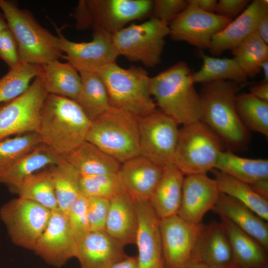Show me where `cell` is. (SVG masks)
I'll use <instances>...</instances> for the list:
<instances>
[{"label": "cell", "mask_w": 268, "mask_h": 268, "mask_svg": "<svg viewBox=\"0 0 268 268\" xmlns=\"http://www.w3.org/2000/svg\"><path fill=\"white\" fill-rule=\"evenodd\" d=\"M188 65L180 61L150 77L151 95L161 111L179 125L200 121L201 106Z\"/></svg>", "instance_id": "cell-3"}, {"label": "cell", "mask_w": 268, "mask_h": 268, "mask_svg": "<svg viewBox=\"0 0 268 268\" xmlns=\"http://www.w3.org/2000/svg\"><path fill=\"white\" fill-rule=\"evenodd\" d=\"M41 144L39 135L32 132L0 141V175Z\"/></svg>", "instance_id": "cell-39"}, {"label": "cell", "mask_w": 268, "mask_h": 268, "mask_svg": "<svg viewBox=\"0 0 268 268\" xmlns=\"http://www.w3.org/2000/svg\"><path fill=\"white\" fill-rule=\"evenodd\" d=\"M267 13L268 0L250 2L237 18L213 36L208 48L209 52L217 56L226 51H232L256 31L259 21Z\"/></svg>", "instance_id": "cell-19"}, {"label": "cell", "mask_w": 268, "mask_h": 268, "mask_svg": "<svg viewBox=\"0 0 268 268\" xmlns=\"http://www.w3.org/2000/svg\"><path fill=\"white\" fill-rule=\"evenodd\" d=\"M0 8L16 42L20 62L43 66L62 58L59 37L43 27L29 10L8 0H0Z\"/></svg>", "instance_id": "cell-4"}, {"label": "cell", "mask_w": 268, "mask_h": 268, "mask_svg": "<svg viewBox=\"0 0 268 268\" xmlns=\"http://www.w3.org/2000/svg\"><path fill=\"white\" fill-rule=\"evenodd\" d=\"M90 124L75 100L48 94L41 109L36 132L42 144L63 157L85 140Z\"/></svg>", "instance_id": "cell-1"}, {"label": "cell", "mask_w": 268, "mask_h": 268, "mask_svg": "<svg viewBox=\"0 0 268 268\" xmlns=\"http://www.w3.org/2000/svg\"><path fill=\"white\" fill-rule=\"evenodd\" d=\"M214 169L249 184L268 179V160L245 158L229 150L222 151Z\"/></svg>", "instance_id": "cell-30"}, {"label": "cell", "mask_w": 268, "mask_h": 268, "mask_svg": "<svg viewBox=\"0 0 268 268\" xmlns=\"http://www.w3.org/2000/svg\"><path fill=\"white\" fill-rule=\"evenodd\" d=\"M211 171L221 193L236 200L260 217L268 221V199L256 193L249 184L216 169Z\"/></svg>", "instance_id": "cell-31"}, {"label": "cell", "mask_w": 268, "mask_h": 268, "mask_svg": "<svg viewBox=\"0 0 268 268\" xmlns=\"http://www.w3.org/2000/svg\"><path fill=\"white\" fill-rule=\"evenodd\" d=\"M256 33L266 43H268V13L264 15L259 21Z\"/></svg>", "instance_id": "cell-47"}, {"label": "cell", "mask_w": 268, "mask_h": 268, "mask_svg": "<svg viewBox=\"0 0 268 268\" xmlns=\"http://www.w3.org/2000/svg\"><path fill=\"white\" fill-rule=\"evenodd\" d=\"M214 178L206 174L185 176L177 215L185 221L199 224L215 206L220 194Z\"/></svg>", "instance_id": "cell-17"}, {"label": "cell", "mask_w": 268, "mask_h": 268, "mask_svg": "<svg viewBox=\"0 0 268 268\" xmlns=\"http://www.w3.org/2000/svg\"><path fill=\"white\" fill-rule=\"evenodd\" d=\"M268 268V265L265 266V267H263L262 268Z\"/></svg>", "instance_id": "cell-54"}, {"label": "cell", "mask_w": 268, "mask_h": 268, "mask_svg": "<svg viewBox=\"0 0 268 268\" xmlns=\"http://www.w3.org/2000/svg\"><path fill=\"white\" fill-rule=\"evenodd\" d=\"M239 65L248 77L261 71V66L268 60V46L255 32L232 51Z\"/></svg>", "instance_id": "cell-36"}, {"label": "cell", "mask_w": 268, "mask_h": 268, "mask_svg": "<svg viewBox=\"0 0 268 268\" xmlns=\"http://www.w3.org/2000/svg\"><path fill=\"white\" fill-rule=\"evenodd\" d=\"M0 59L7 64L9 68L20 62L16 42L8 28L0 32Z\"/></svg>", "instance_id": "cell-44"}, {"label": "cell", "mask_w": 268, "mask_h": 268, "mask_svg": "<svg viewBox=\"0 0 268 268\" xmlns=\"http://www.w3.org/2000/svg\"><path fill=\"white\" fill-rule=\"evenodd\" d=\"M7 28L8 25L3 14L0 12V32Z\"/></svg>", "instance_id": "cell-53"}, {"label": "cell", "mask_w": 268, "mask_h": 268, "mask_svg": "<svg viewBox=\"0 0 268 268\" xmlns=\"http://www.w3.org/2000/svg\"><path fill=\"white\" fill-rule=\"evenodd\" d=\"M212 210L249 234L266 250L268 249V224L249 208L234 198L220 193Z\"/></svg>", "instance_id": "cell-24"}, {"label": "cell", "mask_w": 268, "mask_h": 268, "mask_svg": "<svg viewBox=\"0 0 268 268\" xmlns=\"http://www.w3.org/2000/svg\"><path fill=\"white\" fill-rule=\"evenodd\" d=\"M138 119L111 106L91 121L85 140L122 164L140 155Z\"/></svg>", "instance_id": "cell-5"}, {"label": "cell", "mask_w": 268, "mask_h": 268, "mask_svg": "<svg viewBox=\"0 0 268 268\" xmlns=\"http://www.w3.org/2000/svg\"><path fill=\"white\" fill-rule=\"evenodd\" d=\"M250 3L248 0H219L217 1L215 13L233 20L241 13Z\"/></svg>", "instance_id": "cell-45"}, {"label": "cell", "mask_w": 268, "mask_h": 268, "mask_svg": "<svg viewBox=\"0 0 268 268\" xmlns=\"http://www.w3.org/2000/svg\"><path fill=\"white\" fill-rule=\"evenodd\" d=\"M163 170L139 155L121 164L118 174L126 192L138 202L149 201Z\"/></svg>", "instance_id": "cell-22"}, {"label": "cell", "mask_w": 268, "mask_h": 268, "mask_svg": "<svg viewBox=\"0 0 268 268\" xmlns=\"http://www.w3.org/2000/svg\"><path fill=\"white\" fill-rule=\"evenodd\" d=\"M232 20L206 12L192 0L168 25L169 35L176 41H184L200 49L209 48L213 36Z\"/></svg>", "instance_id": "cell-13"}, {"label": "cell", "mask_w": 268, "mask_h": 268, "mask_svg": "<svg viewBox=\"0 0 268 268\" xmlns=\"http://www.w3.org/2000/svg\"><path fill=\"white\" fill-rule=\"evenodd\" d=\"M39 76L48 94L66 97L74 100L81 87L79 72L68 63L59 60L42 66Z\"/></svg>", "instance_id": "cell-29"}, {"label": "cell", "mask_w": 268, "mask_h": 268, "mask_svg": "<svg viewBox=\"0 0 268 268\" xmlns=\"http://www.w3.org/2000/svg\"><path fill=\"white\" fill-rule=\"evenodd\" d=\"M201 56L203 61L202 66L192 75L194 83L230 80L241 85L247 82L248 77L234 58H215L202 53Z\"/></svg>", "instance_id": "cell-34"}, {"label": "cell", "mask_w": 268, "mask_h": 268, "mask_svg": "<svg viewBox=\"0 0 268 268\" xmlns=\"http://www.w3.org/2000/svg\"><path fill=\"white\" fill-rule=\"evenodd\" d=\"M192 260L208 268H238L228 236L221 222L203 225Z\"/></svg>", "instance_id": "cell-21"}, {"label": "cell", "mask_w": 268, "mask_h": 268, "mask_svg": "<svg viewBox=\"0 0 268 268\" xmlns=\"http://www.w3.org/2000/svg\"><path fill=\"white\" fill-rule=\"evenodd\" d=\"M42 66L20 62L0 78V104L12 100L24 93L33 78L39 76Z\"/></svg>", "instance_id": "cell-37"}, {"label": "cell", "mask_w": 268, "mask_h": 268, "mask_svg": "<svg viewBox=\"0 0 268 268\" xmlns=\"http://www.w3.org/2000/svg\"><path fill=\"white\" fill-rule=\"evenodd\" d=\"M185 175L174 165L163 168L162 175L149 200L160 219L177 214Z\"/></svg>", "instance_id": "cell-25"}, {"label": "cell", "mask_w": 268, "mask_h": 268, "mask_svg": "<svg viewBox=\"0 0 268 268\" xmlns=\"http://www.w3.org/2000/svg\"></svg>", "instance_id": "cell-55"}, {"label": "cell", "mask_w": 268, "mask_h": 268, "mask_svg": "<svg viewBox=\"0 0 268 268\" xmlns=\"http://www.w3.org/2000/svg\"><path fill=\"white\" fill-rule=\"evenodd\" d=\"M238 268H261L267 265L266 250L255 239L229 220L220 216Z\"/></svg>", "instance_id": "cell-27"}, {"label": "cell", "mask_w": 268, "mask_h": 268, "mask_svg": "<svg viewBox=\"0 0 268 268\" xmlns=\"http://www.w3.org/2000/svg\"><path fill=\"white\" fill-rule=\"evenodd\" d=\"M223 143L199 121L179 128L173 165L184 175L207 174L214 169Z\"/></svg>", "instance_id": "cell-8"}, {"label": "cell", "mask_w": 268, "mask_h": 268, "mask_svg": "<svg viewBox=\"0 0 268 268\" xmlns=\"http://www.w3.org/2000/svg\"><path fill=\"white\" fill-rule=\"evenodd\" d=\"M96 73L106 86L111 106L138 118L157 110L150 92V77L143 68H124L115 62L104 66Z\"/></svg>", "instance_id": "cell-6"}, {"label": "cell", "mask_w": 268, "mask_h": 268, "mask_svg": "<svg viewBox=\"0 0 268 268\" xmlns=\"http://www.w3.org/2000/svg\"><path fill=\"white\" fill-rule=\"evenodd\" d=\"M81 87L75 101L88 119L93 121L110 106L106 86L96 72H79Z\"/></svg>", "instance_id": "cell-32"}, {"label": "cell", "mask_w": 268, "mask_h": 268, "mask_svg": "<svg viewBox=\"0 0 268 268\" xmlns=\"http://www.w3.org/2000/svg\"><path fill=\"white\" fill-rule=\"evenodd\" d=\"M48 95L39 76L19 97L0 105V141L36 132L43 102Z\"/></svg>", "instance_id": "cell-12"}, {"label": "cell", "mask_w": 268, "mask_h": 268, "mask_svg": "<svg viewBox=\"0 0 268 268\" xmlns=\"http://www.w3.org/2000/svg\"><path fill=\"white\" fill-rule=\"evenodd\" d=\"M138 120L140 155L163 168L173 165L177 123L157 109Z\"/></svg>", "instance_id": "cell-11"}, {"label": "cell", "mask_w": 268, "mask_h": 268, "mask_svg": "<svg viewBox=\"0 0 268 268\" xmlns=\"http://www.w3.org/2000/svg\"><path fill=\"white\" fill-rule=\"evenodd\" d=\"M79 188L81 194L86 197L109 200L121 193L126 192L118 174L80 175Z\"/></svg>", "instance_id": "cell-40"}, {"label": "cell", "mask_w": 268, "mask_h": 268, "mask_svg": "<svg viewBox=\"0 0 268 268\" xmlns=\"http://www.w3.org/2000/svg\"><path fill=\"white\" fill-rule=\"evenodd\" d=\"M51 214V210L42 205L21 197L6 202L0 209V218L11 241L33 251Z\"/></svg>", "instance_id": "cell-10"}, {"label": "cell", "mask_w": 268, "mask_h": 268, "mask_svg": "<svg viewBox=\"0 0 268 268\" xmlns=\"http://www.w3.org/2000/svg\"><path fill=\"white\" fill-rule=\"evenodd\" d=\"M60 47L65 59L78 72H97L100 68L115 63L119 56L115 48L112 35L101 31H93L90 42H75L68 40L55 26Z\"/></svg>", "instance_id": "cell-14"}, {"label": "cell", "mask_w": 268, "mask_h": 268, "mask_svg": "<svg viewBox=\"0 0 268 268\" xmlns=\"http://www.w3.org/2000/svg\"><path fill=\"white\" fill-rule=\"evenodd\" d=\"M263 70L264 79L263 82H268V60L265 61L261 66V70Z\"/></svg>", "instance_id": "cell-52"}, {"label": "cell", "mask_w": 268, "mask_h": 268, "mask_svg": "<svg viewBox=\"0 0 268 268\" xmlns=\"http://www.w3.org/2000/svg\"><path fill=\"white\" fill-rule=\"evenodd\" d=\"M138 218L135 201L126 192L110 200L105 231L122 246L135 243Z\"/></svg>", "instance_id": "cell-23"}, {"label": "cell", "mask_w": 268, "mask_h": 268, "mask_svg": "<svg viewBox=\"0 0 268 268\" xmlns=\"http://www.w3.org/2000/svg\"><path fill=\"white\" fill-rule=\"evenodd\" d=\"M250 93L258 99L268 102V82H262L252 86Z\"/></svg>", "instance_id": "cell-46"}, {"label": "cell", "mask_w": 268, "mask_h": 268, "mask_svg": "<svg viewBox=\"0 0 268 268\" xmlns=\"http://www.w3.org/2000/svg\"><path fill=\"white\" fill-rule=\"evenodd\" d=\"M203 225L188 222L177 214L160 219L165 268H182L192 260Z\"/></svg>", "instance_id": "cell-15"}, {"label": "cell", "mask_w": 268, "mask_h": 268, "mask_svg": "<svg viewBox=\"0 0 268 268\" xmlns=\"http://www.w3.org/2000/svg\"><path fill=\"white\" fill-rule=\"evenodd\" d=\"M70 231L76 241L90 231L87 213V197L80 194L66 213Z\"/></svg>", "instance_id": "cell-41"}, {"label": "cell", "mask_w": 268, "mask_h": 268, "mask_svg": "<svg viewBox=\"0 0 268 268\" xmlns=\"http://www.w3.org/2000/svg\"><path fill=\"white\" fill-rule=\"evenodd\" d=\"M111 268H139L137 257L127 256L115 263Z\"/></svg>", "instance_id": "cell-50"}, {"label": "cell", "mask_w": 268, "mask_h": 268, "mask_svg": "<svg viewBox=\"0 0 268 268\" xmlns=\"http://www.w3.org/2000/svg\"><path fill=\"white\" fill-rule=\"evenodd\" d=\"M124 246L104 231H90L76 242L80 268H111L127 256Z\"/></svg>", "instance_id": "cell-20"}, {"label": "cell", "mask_w": 268, "mask_h": 268, "mask_svg": "<svg viewBox=\"0 0 268 268\" xmlns=\"http://www.w3.org/2000/svg\"><path fill=\"white\" fill-rule=\"evenodd\" d=\"M152 4L151 0H80L72 16L77 29L112 36L130 22L150 15Z\"/></svg>", "instance_id": "cell-7"}, {"label": "cell", "mask_w": 268, "mask_h": 268, "mask_svg": "<svg viewBox=\"0 0 268 268\" xmlns=\"http://www.w3.org/2000/svg\"><path fill=\"white\" fill-rule=\"evenodd\" d=\"M62 158L41 143L5 170L0 175V182L15 191L25 178L47 166L57 164Z\"/></svg>", "instance_id": "cell-28"}, {"label": "cell", "mask_w": 268, "mask_h": 268, "mask_svg": "<svg viewBox=\"0 0 268 268\" xmlns=\"http://www.w3.org/2000/svg\"><path fill=\"white\" fill-rule=\"evenodd\" d=\"M188 5L186 0H155L153 1L150 14L152 18L169 25Z\"/></svg>", "instance_id": "cell-43"}, {"label": "cell", "mask_w": 268, "mask_h": 268, "mask_svg": "<svg viewBox=\"0 0 268 268\" xmlns=\"http://www.w3.org/2000/svg\"><path fill=\"white\" fill-rule=\"evenodd\" d=\"M138 218L135 243L139 268H165L162 249L160 218L149 201L135 202Z\"/></svg>", "instance_id": "cell-18"}, {"label": "cell", "mask_w": 268, "mask_h": 268, "mask_svg": "<svg viewBox=\"0 0 268 268\" xmlns=\"http://www.w3.org/2000/svg\"><path fill=\"white\" fill-rule=\"evenodd\" d=\"M201 10L208 13H215L217 0H192Z\"/></svg>", "instance_id": "cell-48"}, {"label": "cell", "mask_w": 268, "mask_h": 268, "mask_svg": "<svg viewBox=\"0 0 268 268\" xmlns=\"http://www.w3.org/2000/svg\"><path fill=\"white\" fill-rule=\"evenodd\" d=\"M182 268H208L203 264L195 260H192Z\"/></svg>", "instance_id": "cell-51"}, {"label": "cell", "mask_w": 268, "mask_h": 268, "mask_svg": "<svg viewBox=\"0 0 268 268\" xmlns=\"http://www.w3.org/2000/svg\"><path fill=\"white\" fill-rule=\"evenodd\" d=\"M240 85L230 80L211 81L202 84L199 93L200 121L232 151L245 149L250 141V131L241 121L235 105Z\"/></svg>", "instance_id": "cell-2"}, {"label": "cell", "mask_w": 268, "mask_h": 268, "mask_svg": "<svg viewBox=\"0 0 268 268\" xmlns=\"http://www.w3.org/2000/svg\"><path fill=\"white\" fill-rule=\"evenodd\" d=\"M169 34L168 25L151 17L142 23L124 27L114 34L112 40L119 56L153 67L161 61L165 38Z\"/></svg>", "instance_id": "cell-9"}, {"label": "cell", "mask_w": 268, "mask_h": 268, "mask_svg": "<svg viewBox=\"0 0 268 268\" xmlns=\"http://www.w3.org/2000/svg\"><path fill=\"white\" fill-rule=\"evenodd\" d=\"M54 187L58 208L65 214L81 194L80 175L63 157L48 170Z\"/></svg>", "instance_id": "cell-33"}, {"label": "cell", "mask_w": 268, "mask_h": 268, "mask_svg": "<svg viewBox=\"0 0 268 268\" xmlns=\"http://www.w3.org/2000/svg\"><path fill=\"white\" fill-rule=\"evenodd\" d=\"M253 190L261 196L268 198V179L258 181L250 184Z\"/></svg>", "instance_id": "cell-49"}, {"label": "cell", "mask_w": 268, "mask_h": 268, "mask_svg": "<svg viewBox=\"0 0 268 268\" xmlns=\"http://www.w3.org/2000/svg\"><path fill=\"white\" fill-rule=\"evenodd\" d=\"M63 157L81 176L117 174L121 165L110 155L86 140Z\"/></svg>", "instance_id": "cell-26"}, {"label": "cell", "mask_w": 268, "mask_h": 268, "mask_svg": "<svg viewBox=\"0 0 268 268\" xmlns=\"http://www.w3.org/2000/svg\"><path fill=\"white\" fill-rule=\"evenodd\" d=\"M76 241L66 215L58 208L51 210L49 222L34 251L46 262L59 268L75 257Z\"/></svg>", "instance_id": "cell-16"}, {"label": "cell", "mask_w": 268, "mask_h": 268, "mask_svg": "<svg viewBox=\"0 0 268 268\" xmlns=\"http://www.w3.org/2000/svg\"><path fill=\"white\" fill-rule=\"evenodd\" d=\"M19 197L36 202L52 210L58 208L48 170L37 172L25 178L14 191Z\"/></svg>", "instance_id": "cell-38"}, {"label": "cell", "mask_w": 268, "mask_h": 268, "mask_svg": "<svg viewBox=\"0 0 268 268\" xmlns=\"http://www.w3.org/2000/svg\"><path fill=\"white\" fill-rule=\"evenodd\" d=\"M110 200L87 197V213L90 231H104Z\"/></svg>", "instance_id": "cell-42"}, {"label": "cell", "mask_w": 268, "mask_h": 268, "mask_svg": "<svg viewBox=\"0 0 268 268\" xmlns=\"http://www.w3.org/2000/svg\"><path fill=\"white\" fill-rule=\"evenodd\" d=\"M235 105L239 118L249 131L268 137V102L250 93L237 94Z\"/></svg>", "instance_id": "cell-35"}]
</instances>
